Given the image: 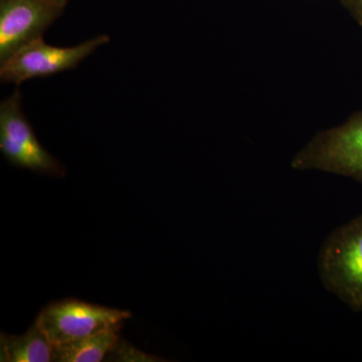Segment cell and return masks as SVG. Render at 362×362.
Listing matches in <instances>:
<instances>
[{
  "instance_id": "6da1fadb",
  "label": "cell",
  "mask_w": 362,
  "mask_h": 362,
  "mask_svg": "<svg viewBox=\"0 0 362 362\" xmlns=\"http://www.w3.org/2000/svg\"><path fill=\"white\" fill-rule=\"evenodd\" d=\"M317 265L324 288L352 311L362 312V214L329 233Z\"/></svg>"
},
{
  "instance_id": "7a4b0ae2",
  "label": "cell",
  "mask_w": 362,
  "mask_h": 362,
  "mask_svg": "<svg viewBox=\"0 0 362 362\" xmlns=\"http://www.w3.org/2000/svg\"><path fill=\"white\" fill-rule=\"evenodd\" d=\"M292 169L343 176L362 185V111L318 131L293 156Z\"/></svg>"
},
{
  "instance_id": "3957f363",
  "label": "cell",
  "mask_w": 362,
  "mask_h": 362,
  "mask_svg": "<svg viewBox=\"0 0 362 362\" xmlns=\"http://www.w3.org/2000/svg\"><path fill=\"white\" fill-rule=\"evenodd\" d=\"M107 35H98L70 47L47 45L42 37L23 45L0 64V80L4 84L20 86L33 78H45L78 66L98 47L108 44Z\"/></svg>"
},
{
  "instance_id": "277c9868",
  "label": "cell",
  "mask_w": 362,
  "mask_h": 362,
  "mask_svg": "<svg viewBox=\"0 0 362 362\" xmlns=\"http://www.w3.org/2000/svg\"><path fill=\"white\" fill-rule=\"evenodd\" d=\"M130 312L65 299L42 309L35 322L54 346L82 339L100 331L123 324Z\"/></svg>"
},
{
  "instance_id": "5b68a950",
  "label": "cell",
  "mask_w": 362,
  "mask_h": 362,
  "mask_svg": "<svg viewBox=\"0 0 362 362\" xmlns=\"http://www.w3.org/2000/svg\"><path fill=\"white\" fill-rule=\"evenodd\" d=\"M0 150L9 163L44 175L61 176L63 165L40 144L21 108V93L0 104Z\"/></svg>"
},
{
  "instance_id": "8992f818",
  "label": "cell",
  "mask_w": 362,
  "mask_h": 362,
  "mask_svg": "<svg viewBox=\"0 0 362 362\" xmlns=\"http://www.w3.org/2000/svg\"><path fill=\"white\" fill-rule=\"evenodd\" d=\"M63 11L51 0H0V64L42 37Z\"/></svg>"
},
{
  "instance_id": "52a82bcc",
  "label": "cell",
  "mask_w": 362,
  "mask_h": 362,
  "mask_svg": "<svg viewBox=\"0 0 362 362\" xmlns=\"http://www.w3.org/2000/svg\"><path fill=\"white\" fill-rule=\"evenodd\" d=\"M0 350L2 362L54 361V346L35 322L23 335L1 333Z\"/></svg>"
},
{
  "instance_id": "ba28073f",
  "label": "cell",
  "mask_w": 362,
  "mask_h": 362,
  "mask_svg": "<svg viewBox=\"0 0 362 362\" xmlns=\"http://www.w3.org/2000/svg\"><path fill=\"white\" fill-rule=\"evenodd\" d=\"M123 324L107 328L76 341L54 346V361L100 362L119 344V330Z\"/></svg>"
},
{
  "instance_id": "9c48e42d",
  "label": "cell",
  "mask_w": 362,
  "mask_h": 362,
  "mask_svg": "<svg viewBox=\"0 0 362 362\" xmlns=\"http://www.w3.org/2000/svg\"><path fill=\"white\" fill-rule=\"evenodd\" d=\"M340 2L362 30V0H340Z\"/></svg>"
},
{
  "instance_id": "30bf717a",
  "label": "cell",
  "mask_w": 362,
  "mask_h": 362,
  "mask_svg": "<svg viewBox=\"0 0 362 362\" xmlns=\"http://www.w3.org/2000/svg\"><path fill=\"white\" fill-rule=\"evenodd\" d=\"M52 4H56L57 6H59V8L64 9L68 4L69 0H51Z\"/></svg>"
}]
</instances>
